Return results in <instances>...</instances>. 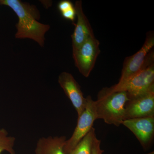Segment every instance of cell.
I'll list each match as a JSON object with an SVG mask.
<instances>
[{"mask_svg":"<svg viewBox=\"0 0 154 154\" xmlns=\"http://www.w3.org/2000/svg\"><path fill=\"white\" fill-rule=\"evenodd\" d=\"M73 7H74V6L73 5L72 3L70 1H67V0L61 1L58 5V8L61 13L67 11Z\"/></svg>","mask_w":154,"mask_h":154,"instance_id":"cell-14","label":"cell"},{"mask_svg":"<svg viewBox=\"0 0 154 154\" xmlns=\"http://www.w3.org/2000/svg\"><path fill=\"white\" fill-rule=\"evenodd\" d=\"M96 137L95 129L93 127L69 154H92L94 141Z\"/></svg>","mask_w":154,"mask_h":154,"instance_id":"cell-12","label":"cell"},{"mask_svg":"<svg viewBox=\"0 0 154 154\" xmlns=\"http://www.w3.org/2000/svg\"><path fill=\"white\" fill-rule=\"evenodd\" d=\"M66 140L64 136L42 137L37 142L35 154H65L64 147Z\"/></svg>","mask_w":154,"mask_h":154,"instance_id":"cell-11","label":"cell"},{"mask_svg":"<svg viewBox=\"0 0 154 154\" xmlns=\"http://www.w3.org/2000/svg\"><path fill=\"white\" fill-rule=\"evenodd\" d=\"M122 125L134 134L144 148L150 145L154 137V117L125 119Z\"/></svg>","mask_w":154,"mask_h":154,"instance_id":"cell-9","label":"cell"},{"mask_svg":"<svg viewBox=\"0 0 154 154\" xmlns=\"http://www.w3.org/2000/svg\"><path fill=\"white\" fill-rule=\"evenodd\" d=\"M147 154H154V152L153 151L152 152H151L149 153H148Z\"/></svg>","mask_w":154,"mask_h":154,"instance_id":"cell-17","label":"cell"},{"mask_svg":"<svg viewBox=\"0 0 154 154\" xmlns=\"http://www.w3.org/2000/svg\"><path fill=\"white\" fill-rule=\"evenodd\" d=\"M61 14L62 16L64 19L70 20L73 22L76 16L75 7L69 9L67 11L62 12L61 13Z\"/></svg>","mask_w":154,"mask_h":154,"instance_id":"cell-15","label":"cell"},{"mask_svg":"<svg viewBox=\"0 0 154 154\" xmlns=\"http://www.w3.org/2000/svg\"><path fill=\"white\" fill-rule=\"evenodd\" d=\"M15 140L14 137L8 136L5 129L0 128V154L4 151H7L10 154H16L14 149Z\"/></svg>","mask_w":154,"mask_h":154,"instance_id":"cell-13","label":"cell"},{"mask_svg":"<svg viewBox=\"0 0 154 154\" xmlns=\"http://www.w3.org/2000/svg\"><path fill=\"white\" fill-rule=\"evenodd\" d=\"M87 103L84 112L78 117V122L71 137L66 142L64 147L65 154H69L93 128L94 121L97 119L95 102L91 96L86 98Z\"/></svg>","mask_w":154,"mask_h":154,"instance_id":"cell-4","label":"cell"},{"mask_svg":"<svg viewBox=\"0 0 154 154\" xmlns=\"http://www.w3.org/2000/svg\"><path fill=\"white\" fill-rule=\"evenodd\" d=\"M100 42L95 36L88 38L79 48L73 51L75 65L86 78L91 74L100 53Z\"/></svg>","mask_w":154,"mask_h":154,"instance_id":"cell-5","label":"cell"},{"mask_svg":"<svg viewBox=\"0 0 154 154\" xmlns=\"http://www.w3.org/2000/svg\"><path fill=\"white\" fill-rule=\"evenodd\" d=\"M154 87V54L151 51L146 58L142 68L136 74L120 86L111 87L115 91H125L128 98L146 92Z\"/></svg>","mask_w":154,"mask_h":154,"instance_id":"cell-3","label":"cell"},{"mask_svg":"<svg viewBox=\"0 0 154 154\" xmlns=\"http://www.w3.org/2000/svg\"><path fill=\"white\" fill-rule=\"evenodd\" d=\"M101 140L96 137L94 140L93 145L92 154H102L104 151L101 148Z\"/></svg>","mask_w":154,"mask_h":154,"instance_id":"cell-16","label":"cell"},{"mask_svg":"<svg viewBox=\"0 0 154 154\" xmlns=\"http://www.w3.org/2000/svg\"><path fill=\"white\" fill-rule=\"evenodd\" d=\"M129 99L125 105V120L154 117V87Z\"/></svg>","mask_w":154,"mask_h":154,"instance_id":"cell-7","label":"cell"},{"mask_svg":"<svg viewBox=\"0 0 154 154\" xmlns=\"http://www.w3.org/2000/svg\"><path fill=\"white\" fill-rule=\"evenodd\" d=\"M154 46V34L152 31L148 32L145 41L140 49L125 59L120 79L116 86L121 85L140 71L146 58Z\"/></svg>","mask_w":154,"mask_h":154,"instance_id":"cell-6","label":"cell"},{"mask_svg":"<svg viewBox=\"0 0 154 154\" xmlns=\"http://www.w3.org/2000/svg\"><path fill=\"white\" fill-rule=\"evenodd\" d=\"M58 81L79 117L85 109L87 103V99L83 96L79 85L71 74L67 72H62L59 76Z\"/></svg>","mask_w":154,"mask_h":154,"instance_id":"cell-8","label":"cell"},{"mask_svg":"<svg viewBox=\"0 0 154 154\" xmlns=\"http://www.w3.org/2000/svg\"><path fill=\"white\" fill-rule=\"evenodd\" d=\"M125 91H115L110 88H102L95 101L97 119L118 127L125 120V105L129 100Z\"/></svg>","mask_w":154,"mask_h":154,"instance_id":"cell-2","label":"cell"},{"mask_svg":"<svg viewBox=\"0 0 154 154\" xmlns=\"http://www.w3.org/2000/svg\"><path fill=\"white\" fill-rule=\"evenodd\" d=\"M0 4L10 7L18 17L16 38H30L43 47L45 34L49 30L50 26L37 21L39 15L36 7L19 0H1Z\"/></svg>","mask_w":154,"mask_h":154,"instance_id":"cell-1","label":"cell"},{"mask_svg":"<svg viewBox=\"0 0 154 154\" xmlns=\"http://www.w3.org/2000/svg\"><path fill=\"white\" fill-rule=\"evenodd\" d=\"M74 7L77 22L72 35V51L79 48L88 38L94 36L91 25L83 11L82 1H76Z\"/></svg>","mask_w":154,"mask_h":154,"instance_id":"cell-10","label":"cell"}]
</instances>
